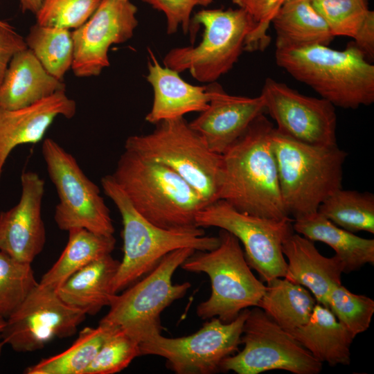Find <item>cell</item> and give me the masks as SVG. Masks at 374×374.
Returning <instances> with one entry per match:
<instances>
[{"instance_id":"cell-1","label":"cell","mask_w":374,"mask_h":374,"mask_svg":"<svg viewBox=\"0 0 374 374\" xmlns=\"http://www.w3.org/2000/svg\"><path fill=\"white\" fill-rule=\"evenodd\" d=\"M271 123L264 114L222 154L219 199L265 218L290 217L284 206L272 148Z\"/></svg>"},{"instance_id":"cell-2","label":"cell","mask_w":374,"mask_h":374,"mask_svg":"<svg viewBox=\"0 0 374 374\" xmlns=\"http://www.w3.org/2000/svg\"><path fill=\"white\" fill-rule=\"evenodd\" d=\"M275 60L335 107L355 109L374 102V65L354 43L341 51L321 44L276 49Z\"/></svg>"},{"instance_id":"cell-3","label":"cell","mask_w":374,"mask_h":374,"mask_svg":"<svg viewBox=\"0 0 374 374\" xmlns=\"http://www.w3.org/2000/svg\"><path fill=\"white\" fill-rule=\"evenodd\" d=\"M111 175L134 208L153 224L170 230L197 227L196 216L206 204L169 167L125 150Z\"/></svg>"},{"instance_id":"cell-4","label":"cell","mask_w":374,"mask_h":374,"mask_svg":"<svg viewBox=\"0 0 374 374\" xmlns=\"http://www.w3.org/2000/svg\"><path fill=\"white\" fill-rule=\"evenodd\" d=\"M100 183L105 194L116 206L123 222V257L112 281L114 294L148 274L175 250L191 248L204 251L219 246V237L205 236L201 227L170 230L153 224L134 208L111 175L103 177Z\"/></svg>"},{"instance_id":"cell-5","label":"cell","mask_w":374,"mask_h":374,"mask_svg":"<svg viewBox=\"0 0 374 374\" xmlns=\"http://www.w3.org/2000/svg\"><path fill=\"white\" fill-rule=\"evenodd\" d=\"M271 144L283 202L294 219L317 212L325 199L342 188L347 153L337 145L304 143L280 134L275 127Z\"/></svg>"},{"instance_id":"cell-6","label":"cell","mask_w":374,"mask_h":374,"mask_svg":"<svg viewBox=\"0 0 374 374\" xmlns=\"http://www.w3.org/2000/svg\"><path fill=\"white\" fill-rule=\"evenodd\" d=\"M125 150L171 168L206 205L219 199L222 154L211 151L184 117L162 121L148 134L129 136Z\"/></svg>"},{"instance_id":"cell-7","label":"cell","mask_w":374,"mask_h":374,"mask_svg":"<svg viewBox=\"0 0 374 374\" xmlns=\"http://www.w3.org/2000/svg\"><path fill=\"white\" fill-rule=\"evenodd\" d=\"M218 237L217 248L194 252L180 267L186 271L205 273L210 278L211 294L197 305V316L230 323L242 310L258 306L266 285L251 272L239 240L224 229Z\"/></svg>"},{"instance_id":"cell-8","label":"cell","mask_w":374,"mask_h":374,"mask_svg":"<svg viewBox=\"0 0 374 374\" xmlns=\"http://www.w3.org/2000/svg\"><path fill=\"white\" fill-rule=\"evenodd\" d=\"M200 24L204 30L199 44L172 48L164 57L163 64L178 73L188 70L201 82H213L238 61L254 22L240 8L202 10L191 20L189 31L192 38Z\"/></svg>"},{"instance_id":"cell-9","label":"cell","mask_w":374,"mask_h":374,"mask_svg":"<svg viewBox=\"0 0 374 374\" xmlns=\"http://www.w3.org/2000/svg\"><path fill=\"white\" fill-rule=\"evenodd\" d=\"M195 251L182 248L165 256L145 277L113 296L109 310L99 323L119 327L139 342L148 334L161 332V313L191 286L189 282L173 284L172 276Z\"/></svg>"},{"instance_id":"cell-10","label":"cell","mask_w":374,"mask_h":374,"mask_svg":"<svg viewBox=\"0 0 374 374\" xmlns=\"http://www.w3.org/2000/svg\"><path fill=\"white\" fill-rule=\"evenodd\" d=\"M42 153L59 197L54 215L57 227L67 231L82 228L101 235H114L110 211L100 190L76 159L50 138L44 141Z\"/></svg>"},{"instance_id":"cell-11","label":"cell","mask_w":374,"mask_h":374,"mask_svg":"<svg viewBox=\"0 0 374 374\" xmlns=\"http://www.w3.org/2000/svg\"><path fill=\"white\" fill-rule=\"evenodd\" d=\"M241 344L243 349L224 358L220 371L258 374L277 369L294 374H318L322 370L323 363L258 307L249 311Z\"/></svg>"},{"instance_id":"cell-12","label":"cell","mask_w":374,"mask_h":374,"mask_svg":"<svg viewBox=\"0 0 374 374\" xmlns=\"http://www.w3.org/2000/svg\"><path fill=\"white\" fill-rule=\"evenodd\" d=\"M250 310L224 323L211 318L196 332L169 338L154 332L140 341L141 355H157L166 359V366L177 374H211L220 371L224 358L238 350L242 328Z\"/></svg>"},{"instance_id":"cell-13","label":"cell","mask_w":374,"mask_h":374,"mask_svg":"<svg viewBox=\"0 0 374 374\" xmlns=\"http://www.w3.org/2000/svg\"><path fill=\"white\" fill-rule=\"evenodd\" d=\"M290 217L274 220L238 211L223 199L211 203L197 213V227H218L234 235L244 246L249 266L262 282L285 276L287 263L282 251L285 238L292 232Z\"/></svg>"},{"instance_id":"cell-14","label":"cell","mask_w":374,"mask_h":374,"mask_svg":"<svg viewBox=\"0 0 374 374\" xmlns=\"http://www.w3.org/2000/svg\"><path fill=\"white\" fill-rule=\"evenodd\" d=\"M86 317L66 303L55 289L38 283L6 319L1 337L17 352H32L55 337L73 336Z\"/></svg>"},{"instance_id":"cell-15","label":"cell","mask_w":374,"mask_h":374,"mask_svg":"<svg viewBox=\"0 0 374 374\" xmlns=\"http://www.w3.org/2000/svg\"><path fill=\"white\" fill-rule=\"evenodd\" d=\"M260 95L280 134L310 145H337V115L328 100L303 95L271 78L265 80Z\"/></svg>"},{"instance_id":"cell-16","label":"cell","mask_w":374,"mask_h":374,"mask_svg":"<svg viewBox=\"0 0 374 374\" xmlns=\"http://www.w3.org/2000/svg\"><path fill=\"white\" fill-rule=\"evenodd\" d=\"M136 12V6L130 0H101L90 18L71 32V69L75 76H96L109 65V47L132 37L138 25Z\"/></svg>"},{"instance_id":"cell-17","label":"cell","mask_w":374,"mask_h":374,"mask_svg":"<svg viewBox=\"0 0 374 374\" xmlns=\"http://www.w3.org/2000/svg\"><path fill=\"white\" fill-rule=\"evenodd\" d=\"M21 195L17 205L0 213V251L32 263L43 250L46 230L42 217L44 181L37 173L21 175Z\"/></svg>"},{"instance_id":"cell-18","label":"cell","mask_w":374,"mask_h":374,"mask_svg":"<svg viewBox=\"0 0 374 374\" xmlns=\"http://www.w3.org/2000/svg\"><path fill=\"white\" fill-rule=\"evenodd\" d=\"M211 98L207 108L189 123L204 139L209 149L222 154L265 112L261 95H229L217 84L209 86Z\"/></svg>"},{"instance_id":"cell-19","label":"cell","mask_w":374,"mask_h":374,"mask_svg":"<svg viewBox=\"0 0 374 374\" xmlns=\"http://www.w3.org/2000/svg\"><path fill=\"white\" fill-rule=\"evenodd\" d=\"M76 109L75 102L65 91L22 108H0V179L7 158L15 147L38 143L57 116L71 118Z\"/></svg>"},{"instance_id":"cell-20","label":"cell","mask_w":374,"mask_h":374,"mask_svg":"<svg viewBox=\"0 0 374 374\" xmlns=\"http://www.w3.org/2000/svg\"><path fill=\"white\" fill-rule=\"evenodd\" d=\"M282 251L288 259L283 278L308 289L317 303L328 308V292L332 285L341 284L344 273L337 256H322L313 241L294 231L283 240Z\"/></svg>"},{"instance_id":"cell-21","label":"cell","mask_w":374,"mask_h":374,"mask_svg":"<svg viewBox=\"0 0 374 374\" xmlns=\"http://www.w3.org/2000/svg\"><path fill=\"white\" fill-rule=\"evenodd\" d=\"M147 80L151 84L154 98L151 110L146 115L148 123L184 117L190 112L205 110L211 98L209 87L196 86L184 81L179 73L159 64L148 48Z\"/></svg>"},{"instance_id":"cell-22","label":"cell","mask_w":374,"mask_h":374,"mask_svg":"<svg viewBox=\"0 0 374 374\" xmlns=\"http://www.w3.org/2000/svg\"><path fill=\"white\" fill-rule=\"evenodd\" d=\"M60 91H65L63 82L49 74L27 48L9 63L0 86V108H22Z\"/></svg>"},{"instance_id":"cell-23","label":"cell","mask_w":374,"mask_h":374,"mask_svg":"<svg viewBox=\"0 0 374 374\" xmlns=\"http://www.w3.org/2000/svg\"><path fill=\"white\" fill-rule=\"evenodd\" d=\"M288 332L320 362L331 366L350 364V346L355 338L323 305L317 303L308 321Z\"/></svg>"},{"instance_id":"cell-24","label":"cell","mask_w":374,"mask_h":374,"mask_svg":"<svg viewBox=\"0 0 374 374\" xmlns=\"http://www.w3.org/2000/svg\"><path fill=\"white\" fill-rule=\"evenodd\" d=\"M119 265V260L107 254L73 274L57 292L68 305L95 315L111 303L115 294L112 284Z\"/></svg>"},{"instance_id":"cell-25","label":"cell","mask_w":374,"mask_h":374,"mask_svg":"<svg viewBox=\"0 0 374 374\" xmlns=\"http://www.w3.org/2000/svg\"><path fill=\"white\" fill-rule=\"evenodd\" d=\"M293 230L312 241L332 247L340 260L344 273L355 271L366 264H374V240L355 235L333 224L319 213L293 220Z\"/></svg>"},{"instance_id":"cell-26","label":"cell","mask_w":374,"mask_h":374,"mask_svg":"<svg viewBox=\"0 0 374 374\" xmlns=\"http://www.w3.org/2000/svg\"><path fill=\"white\" fill-rule=\"evenodd\" d=\"M271 23L276 49L328 46L335 37L310 0H286Z\"/></svg>"},{"instance_id":"cell-27","label":"cell","mask_w":374,"mask_h":374,"mask_svg":"<svg viewBox=\"0 0 374 374\" xmlns=\"http://www.w3.org/2000/svg\"><path fill=\"white\" fill-rule=\"evenodd\" d=\"M334 37L345 36L366 57H374V12L367 0H310Z\"/></svg>"},{"instance_id":"cell-28","label":"cell","mask_w":374,"mask_h":374,"mask_svg":"<svg viewBox=\"0 0 374 374\" xmlns=\"http://www.w3.org/2000/svg\"><path fill=\"white\" fill-rule=\"evenodd\" d=\"M69 239L60 258L42 276L41 285L57 290L75 272L91 262L111 254L115 248L114 235H105L82 228L68 231Z\"/></svg>"},{"instance_id":"cell-29","label":"cell","mask_w":374,"mask_h":374,"mask_svg":"<svg viewBox=\"0 0 374 374\" xmlns=\"http://www.w3.org/2000/svg\"><path fill=\"white\" fill-rule=\"evenodd\" d=\"M317 301L303 286L285 278L267 283L258 304L272 320L287 331L305 324L310 319Z\"/></svg>"},{"instance_id":"cell-30","label":"cell","mask_w":374,"mask_h":374,"mask_svg":"<svg viewBox=\"0 0 374 374\" xmlns=\"http://www.w3.org/2000/svg\"><path fill=\"white\" fill-rule=\"evenodd\" d=\"M114 326L99 323L83 328L66 350L27 367L26 374H84Z\"/></svg>"},{"instance_id":"cell-31","label":"cell","mask_w":374,"mask_h":374,"mask_svg":"<svg viewBox=\"0 0 374 374\" xmlns=\"http://www.w3.org/2000/svg\"><path fill=\"white\" fill-rule=\"evenodd\" d=\"M318 213L351 233H374V195L337 189L319 205Z\"/></svg>"},{"instance_id":"cell-32","label":"cell","mask_w":374,"mask_h":374,"mask_svg":"<svg viewBox=\"0 0 374 374\" xmlns=\"http://www.w3.org/2000/svg\"><path fill=\"white\" fill-rule=\"evenodd\" d=\"M25 42L45 70L62 81L73 60L71 32L36 24L30 28Z\"/></svg>"},{"instance_id":"cell-33","label":"cell","mask_w":374,"mask_h":374,"mask_svg":"<svg viewBox=\"0 0 374 374\" xmlns=\"http://www.w3.org/2000/svg\"><path fill=\"white\" fill-rule=\"evenodd\" d=\"M38 283L31 263L0 251V316L8 318Z\"/></svg>"},{"instance_id":"cell-34","label":"cell","mask_w":374,"mask_h":374,"mask_svg":"<svg viewBox=\"0 0 374 374\" xmlns=\"http://www.w3.org/2000/svg\"><path fill=\"white\" fill-rule=\"evenodd\" d=\"M328 308L355 338L369 328L374 313V301L351 292L341 283L336 284L328 292Z\"/></svg>"},{"instance_id":"cell-35","label":"cell","mask_w":374,"mask_h":374,"mask_svg":"<svg viewBox=\"0 0 374 374\" xmlns=\"http://www.w3.org/2000/svg\"><path fill=\"white\" fill-rule=\"evenodd\" d=\"M139 343L123 329L114 326L84 374H113L123 371L141 355Z\"/></svg>"},{"instance_id":"cell-36","label":"cell","mask_w":374,"mask_h":374,"mask_svg":"<svg viewBox=\"0 0 374 374\" xmlns=\"http://www.w3.org/2000/svg\"><path fill=\"white\" fill-rule=\"evenodd\" d=\"M101 0H43L37 13L39 25L76 29L96 11Z\"/></svg>"},{"instance_id":"cell-37","label":"cell","mask_w":374,"mask_h":374,"mask_svg":"<svg viewBox=\"0 0 374 374\" xmlns=\"http://www.w3.org/2000/svg\"><path fill=\"white\" fill-rule=\"evenodd\" d=\"M286 0H232L243 9L254 22L253 29L247 35L244 51H263L270 42L267 34L271 21Z\"/></svg>"},{"instance_id":"cell-38","label":"cell","mask_w":374,"mask_h":374,"mask_svg":"<svg viewBox=\"0 0 374 374\" xmlns=\"http://www.w3.org/2000/svg\"><path fill=\"white\" fill-rule=\"evenodd\" d=\"M153 8L163 12L167 19V33L172 34L179 26L184 33L190 30V16L195 6L206 7L213 0H141Z\"/></svg>"},{"instance_id":"cell-39","label":"cell","mask_w":374,"mask_h":374,"mask_svg":"<svg viewBox=\"0 0 374 374\" xmlns=\"http://www.w3.org/2000/svg\"><path fill=\"white\" fill-rule=\"evenodd\" d=\"M26 48L25 39L8 24H0V86L12 57Z\"/></svg>"},{"instance_id":"cell-40","label":"cell","mask_w":374,"mask_h":374,"mask_svg":"<svg viewBox=\"0 0 374 374\" xmlns=\"http://www.w3.org/2000/svg\"><path fill=\"white\" fill-rule=\"evenodd\" d=\"M23 12H30L36 14L43 0H19Z\"/></svg>"},{"instance_id":"cell-41","label":"cell","mask_w":374,"mask_h":374,"mask_svg":"<svg viewBox=\"0 0 374 374\" xmlns=\"http://www.w3.org/2000/svg\"><path fill=\"white\" fill-rule=\"evenodd\" d=\"M6 319L0 316V337L1 332L5 327Z\"/></svg>"},{"instance_id":"cell-42","label":"cell","mask_w":374,"mask_h":374,"mask_svg":"<svg viewBox=\"0 0 374 374\" xmlns=\"http://www.w3.org/2000/svg\"><path fill=\"white\" fill-rule=\"evenodd\" d=\"M4 344H5V343L3 341L0 342V355L1 353L2 348H3V346Z\"/></svg>"},{"instance_id":"cell-43","label":"cell","mask_w":374,"mask_h":374,"mask_svg":"<svg viewBox=\"0 0 374 374\" xmlns=\"http://www.w3.org/2000/svg\"><path fill=\"white\" fill-rule=\"evenodd\" d=\"M4 21L0 20V24H3Z\"/></svg>"},{"instance_id":"cell-44","label":"cell","mask_w":374,"mask_h":374,"mask_svg":"<svg viewBox=\"0 0 374 374\" xmlns=\"http://www.w3.org/2000/svg\"><path fill=\"white\" fill-rule=\"evenodd\" d=\"M119 1H129V0H119Z\"/></svg>"}]
</instances>
